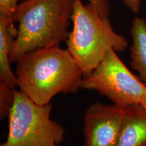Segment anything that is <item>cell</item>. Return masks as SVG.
<instances>
[{
	"label": "cell",
	"mask_w": 146,
	"mask_h": 146,
	"mask_svg": "<svg viewBox=\"0 0 146 146\" xmlns=\"http://www.w3.org/2000/svg\"><path fill=\"white\" fill-rule=\"evenodd\" d=\"M125 108L94 103L84 116L83 146H116Z\"/></svg>",
	"instance_id": "cell-6"
},
{
	"label": "cell",
	"mask_w": 146,
	"mask_h": 146,
	"mask_svg": "<svg viewBox=\"0 0 146 146\" xmlns=\"http://www.w3.org/2000/svg\"><path fill=\"white\" fill-rule=\"evenodd\" d=\"M123 1L126 7H127L133 13L137 14L139 12L141 0H123Z\"/></svg>",
	"instance_id": "cell-13"
},
{
	"label": "cell",
	"mask_w": 146,
	"mask_h": 146,
	"mask_svg": "<svg viewBox=\"0 0 146 146\" xmlns=\"http://www.w3.org/2000/svg\"><path fill=\"white\" fill-rule=\"evenodd\" d=\"M141 104L143 106H145L146 108V96H145V98H143V100H142L141 102Z\"/></svg>",
	"instance_id": "cell-14"
},
{
	"label": "cell",
	"mask_w": 146,
	"mask_h": 146,
	"mask_svg": "<svg viewBox=\"0 0 146 146\" xmlns=\"http://www.w3.org/2000/svg\"><path fill=\"white\" fill-rule=\"evenodd\" d=\"M89 3L99 12L103 18L110 17V4L108 0H88Z\"/></svg>",
	"instance_id": "cell-12"
},
{
	"label": "cell",
	"mask_w": 146,
	"mask_h": 146,
	"mask_svg": "<svg viewBox=\"0 0 146 146\" xmlns=\"http://www.w3.org/2000/svg\"><path fill=\"white\" fill-rule=\"evenodd\" d=\"M52 105L35 103L14 89V101L9 114V131L0 146H58L64 129L51 118Z\"/></svg>",
	"instance_id": "cell-4"
},
{
	"label": "cell",
	"mask_w": 146,
	"mask_h": 146,
	"mask_svg": "<svg viewBox=\"0 0 146 146\" xmlns=\"http://www.w3.org/2000/svg\"><path fill=\"white\" fill-rule=\"evenodd\" d=\"M71 21L72 29L66 43L83 76L94 70L110 50L122 52L128 46L127 39L114 31L109 18L102 17L89 3L74 0Z\"/></svg>",
	"instance_id": "cell-3"
},
{
	"label": "cell",
	"mask_w": 146,
	"mask_h": 146,
	"mask_svg": "<svg viewBox=\"0 0 146 146\" xmlns=\"http://www.w3.org/2000/svg\"><path fill=\"white\" fill-rule=\"evenodd\" d=\"M16 89V88H15ZM14 101V89L0 84V117H8Z\"/></svg>",
	"instance_id": "cell-10"
},
{
	"label": "cell",
	"mask_w": 146,
	"mask_h": 146,
	"mask_svg": "<svg viewBox=\"0 0 146 146\" xmlns=\"http://www.w3.org/2000/svg\"><path fill=\"white\" fill-rule=\"evenodd\" d=\"M132 45L131 50V66L137 71L140 79L146 85V21L135 17L131 29Z\"/></svg>",
	"instance_id": "cell-9"
},
{
	"label": "cell",
	"mask_w": 146,
	"mask_h": 146,
	"mask_svg": "<svg viewBox=\"0 0 146 146\" xmlns=\"http://www.w3.org/2000/svg\"><path fill=\"white\" fill-rule=\"evenodd\" d=\"M73 4L74 0H25L19 3L13 17L18 27L10 62H16L31 51L66 41Z\"/></svg>",
	"instance_id": "cell-2"
},
{
	"label": "cell",
	"mask_w": 146,
	"mask_h": 146,
	"mask_svg": "<svg viewBox=\"0 0 146 146\" xmlns=\"http://www.w3.org/2000/svg\"><path fill=\"white\" fill-rule=\"evenodd\" d=\"M81 89L96 91L121 108L141 104L146 85L131 72L113 49L94 70L83 76Z\"/></svg>",
	"instance_id": "cell-5"
},
{
	"label": "cell",
	"mask_w": 146,
	"mask_h": 146,
	"mask_svg": "<svg viewBox=\"0 0 146 146\" xmlns=\"http://www.w3.org/2000/svg\"><path fill=\"white\" fill-rule=\"evenodd\" d=\"M15 74L20 91L41 106L59 94H75L83 72L68 50L59 45L27 53L16 62Z\"/></svg>",
	"instance_id": "cell-1"
},
{
	"label": "cell",
	"mask_w": 146,
	"mask_h": 146,
	"mask_svg": "<svg viewBox=\"0 0 146 146\" xmlns=\"http://www.w3.org/2000/svg\"><path fill=\"white\" fill-rule=\"evenodd\" d=\"M14 22L6 16L0 15V84L15 89L17 80L10 67V54L18 35Z\"/></svg>",
	"instance_id": "cell-8"
},
{
	"label": "cell",
	"mask_w": 146,
	"mask_h": 146,
	"mask_svg": "<svg viewBox=\"0 0 146 146\" xmlns=\"http://www.w3.org/2000/svg\"><path fill=\"white\" fill-rule=\"evenodd\" d=\"M19 0H0V15L10 18L13 21Z\"/></svg>",
	"instance_id": "cell-11"
},
{
	"label": "cell",
	"mask_w": 146,
	"mask_h": 146,
	"mask_svg": "<svg viewBox=\"0 0 146 146\" xmlns=\"http://www.w3.org/2000/svg\"><path fill=\"white\" fill-rule=\"evenodd\" d=\"M116 146H146V108L141 104L125 108Z\"/></svg>",
	"instance_id": "cell-7"
}]
</instances>
